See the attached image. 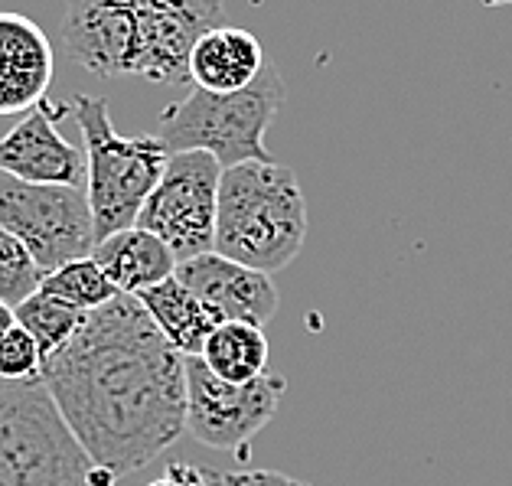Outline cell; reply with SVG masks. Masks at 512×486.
Masks as SVG:
<instances>
[{
  "label": "cell",
  "mask_w": 512,
  "mask_h": 486,
  "mask_svg": "<svg viewBox=\"0 0 512 486\" xmlns=\"http://www.w3.org/2000/svg\"><path fill=\"white\" fill-rule=\"evenodd\" d=\"M43 382L85 454L115 480L186 431V356L134 294L89 310L79 333L46 359Z\"/></svg>",
  "instance_id": "obj_1"
},
{
  "label": "cell",
  "mask_w": 512,
  "mask_h": 486,
  "mask_svg": "<svg viewBox=\"0 0 512 486\" xmlns=\"http://www.w3.org/2000/svg\"><path fill=\"white\" fill-rule=\"evenodd\" d=\"M307 242V203L291 167L274 160L222 170L216 252L265 274L284 271Z\"/></svg>",
  "instance_id": "obj_2"
},
{
  "label": "cell",
  "mask_w": 512,
  "mask_h": 486,
  "mask_svg": "<svg viewBox=\"0 0 512 486\" xmlns=\"http://www.w3.org/2000/svg\"><path fill=\"white\" fill-rule=\"evenodd\" d=\"M0 486H115V477L85 454L43 379H0Z\"/></svg>",
  "instance_id": "obj_3"
},
{
  "label": "cell",
  "mask_w": 512,
  "mask_h": 486,
  "mask_svg": "<svg viewBox=\"0 0 512 486\" xmlns=\"http://www.w3.org/2000/svg\"><path fill=\"white\" fill-rule=\"evenodd\" d=\"M287 98V85L278 69L265 72L239 92H206L193 85L183 102L160 111L157 137L170 154L206 151L222 164V170L271 160L265 147V131Z\"/></svg>",
  "instance_id": "obj_4"
},
{
  "label": "cell",
  "mask_w": 512,
  "mask_h": 486,
  "mask_svg": "<svg viewBox=\"0 0 512 486\" xmlns=\"http://www.w3.org/2000/svg\"><path fill=\"white\" fill-rule=\"evenodd\" d=\"M72 115H76L85 157H89V193L95 239L137 226V216L154 193V186L164 177L170 164V151L160 137H124L118 134L105 98L72 95Z\"/></svg>",
  "instance_id": "obj_5"
},
{
  "label": "cell",
  "mask_w": 512,
  "mask_h": 486,
  "mask_svg": "<svg viewBox=\"0 0 512 486\" xmlns=\"http://www.w3.org/2000/svg\"><path fill=\"white\" fill-rule=\"evenodd\" d=\"M0 226L27 245L43 274L69 261L92 258L95 219L89 193L79 186L27 183L0 170Z\"/></svg>",
  "instance_id": "obj_6"
},
{
  "label": "cell",
  "mask_w": 512,
  "mask_h": 486,
  "mask_svg": "<svg viewBox=\"0 0 512 486\" xmlns=\"http://www.w3.org/2000/svg\"><path fill=\"white\" fill-rule=\"evenodd\" d=\"M219 186L222 164L212 154H170V164L147 196L137 226L164 239L177 261L216 252Z\"/></svg>",
  "instance_id": "obj_7"
},
{
  "label": "cell",
  "mask_w": 512,
  "mask_h": 486,
  "mask_svg": "<svg viewBox=\"0 0 512 486\" xmlns=\"http://www.w3.org/2000/svg\"><path fill=\"white\" fill-rule=\"evenodd\" d=\"M287 382L265 372L255 382H226L212 372L203 356H186V431L212 451L245 447L268 425L284 398Z\"/></svg>",
  "instance_id": "obj_8"
},
{
  "label": "cell",
  "mask_w": 512,
  "mask_h": 486,
  "mask_svg": "<svg viewBox=\"0 0 512 486\" xmlns=\"http://www.w3.org/2000/svg\"><path fill=\"white\" fill-rule=\"evenodd\" d=\"M62 43L69 59L98 79L141 72V20L137 0H66Z\"/></svg>",
  "instance_id": "obj_9"
},
{
  "label": "cell",
  "mask_w": 512,
  "mask_h": 486,
  "mask_svg": "<svg viewBox=\"0 0 512 486\" xmlns=\"http://www.w3.org/2000/svg\"><path fill=\"white\" fill-rule=\"evenodd\" d=\"M141 20V72L147 82L186 85L190 56L209 30L226 23L222 0H137Z\"/></svg>",
  "instance_id": "obj_10"
},
{
  "label": "cell",
  "mask_w": 512,
  "mask_h": 486,
  "mask_svg": "<svg viewBox=\"0 0 512 486\" xmlns=\"http://www.w3.org/2000/svg\"><path fill=\"white\" fill-rule=\"evenodd\" d=\"M62 111L66 108L46 111V105H40L17 128H10L0 137V170L27 183L79 186V190H85L89 157L56 131V118Z\"/></svg>",
  "instance_id": "obj_11"
},
{
  "label": "cell",
  "mask_w": 512,
  "mask_h": 486,
  "mask_svg": "<svg viewBox=\"0 0 512 486\" xmlns=\"http://www.w3.org/2000/svg\"><path fill=\"white\" fill-rule=\"evenodd\" d=\"M177 278L190 288L199 301L212 307L219 320H239V323H265L278 314V288H274L271 274L255 271L248 265H239L219 252H206L199 258L180 261Z\"/></svg>",
  "instance_id": "obj_12"
},
{
  "label": "cell",
  "mask_w": 512,
  "mask_h": 486,
  "mask_svg": "<svg viewBox=\"0 0 512 486\" xmlns=\"http://www.w3.org/2000/svg\"><path fill=\"white\" fill-rule=\"evenodd\" d=\"M53 46L30 17L0 10V115L40 108L53 82Z\"/></svg>",
  "instance_id": "obj_13"
},
{
  "label": "cell",
  "mask_w": 512,
  "mask_h": 486,
  "mask_svg": "<svg viewBox=\"0 0 512 486\" xmlns=\"http://www.w3.org/2000/svg\"><path fill=\"white\" fill-rule=\"evenodd\" d=\"M265 66V49H261L258 36L242 27H229V23L209 30L190 56L193 85L206 92L248 89L265 72Z\"/></svg>",
  "instance_id": "obj_14"
},
{
  "label": "cell",
  "mask_w": 512,
  "mask_h": 486,
  "mask_svg": "<svg viewBox=\"0 0 512 486\" xmlns=\"http://www.w3.org/2000/svg\"><path fill=\"white\" fill-rule=\"evenodd\" d=\"M92 258L102 265V271L121 294H134V297L147 288H154L160 281L173 278L180 268V261L170 252V245L141 226L108 235V239L95 245Z\"/></svg>",
  "instance_id": "obj_15"
},
{
  "label": "cell",
  "mask_w": 512,
  "mask_h": 486,
  "mask_svg": "<svg viewBox=\"0 0 512 486\" xmlns=\"http://www.w3.org/2000/svg\"><path fill=\"white\" fill-rule=\"evenodd\" d=\"M137 301L147 307V314L154 317L157 330L164 333L173 343V350H180L183 356H203L206 340L222 323L216 310L199 301L177 274L154 284V288L141 291Z\"/></svg>",
  "instance_id": "obj_16"
},
{
  "label": "cell",
  "mask_w": 512,
  "mask_h": 486,
  "mask_svg": "<svg viewBox=\"0 0 512 486\" xmlns=\"http://www.w3.org/2000/svg\"><path fill=\"white\" fill-rule=\"evenodd\" d=\"M203 363L226 382H255L268 372V336L255 323L226 320L206 340Z\"/></svg>",
  "instance_id": "obj_17"
},
{
  "label": "cell",
  "mask_w": 512,
  "mask_h": 486,
  "mask_svg": "<svg viewBox=\"0 0 512 486\" xmlns=\"http://www.w3.org/2000/svg\"><path fill=\"white\" fill-rule=\"evenodd\" d=\"M14 314H17L20 327L36 336V343H40L46 359L53 353H59L62 346L79 333L82 320H85L82 310H76L66 301H59V297H53V294H46L43 288L36 294H30L23 304H17Z\"/></svg>",
  "instance_id": "obj_18"
},
{
  "label": "cell",
  "mask_w": 512,
  "mask_h": 486,
  "mask_svg": "<svg viewBox=\"0 0 512 486\" xmlns=\"http://www.w3.org/2000/svg\"><path fill=\"white\" fill-rule=\"evenodd\" d=\"M40 288L46 294L59 297V301L72 304L82 314H89V310H98L105 307L108 301H115L121 294L111 278L102 271L95 258H79V261H69V265H62L56 271L43 274V284Z\"/></svg>",
  "instance_id": "obj_19"
},
{
  "label": "cell",
  "mask_w": 512,
  "mask_h": 486,
  "mask_svg": "<svg viewBox=\"0 0 512 486\" xmlns=\"http://www.w3.org/2000/svg\"><path fill=\"white\" fill-rule=\"evenodd\" d=\"M40 284H43V268L36 265L27 245L14 232L0 226V301L17 307L30 294L40 291Z\"/></svg>",
  "instance_id": "obj_20"
},
{
  "label": "cell",
  "mask_w": 512,
  "mask_h": 486,
  "mask_svg": "<svg viewBox=\"0 0 512 486\" xmlns=\"http://www.w3.org/2000/svg\"><path fill=\"white\" fill-rule=\"evenodd\" d=\"M46 356L36 343V336L17 323L4 340H0V379L7 382H36L43 379Z\"/></svg>",
  "instance_id": "obj_21"
},
{
  "label": "cell",
  "mask_w": 512,
  "mask_h": 486,
  "mask_svg": "<svg viewBox=\"0 0 512 486\" xmlns=\"http://www.w3.org/2000/svg\"><path fill=\"white\" fill-rule=\"evenodd\" d=\"M216 486H310L304 480H294L278 470H232V473H212Z\"/></svg>",
  "instance_id": "obj_22"
},
{
  "label": "cell",
  "mask_w": 512,
  "mask_h": 486,
  "mask_svg": "<svg viewBox=\"0 0 512 486\" xmlns=\"http://www.w3.org/2000/svg\"><path fill=\"white\" fill-rule=\"evenodd\" d=\"M147 486H216V483H212L209 470H199L193 464H173L164 477L147 483Z\"/></svg>",
  "instance_id": "obj_23"
},
{
  "label": "cell",
  "mask_w": 512,
  "mask_h": 486,
  "mask_svg": "<svg viewBox=\"0 0 512 486\" xmlns=\"http://www.w3.org/2000/svg\"><path fill=\"white\" fill-rule=\"evenodd\" d=\"M17 327V314H14V307L10 304H4L0 301V340H4V336Z\"/></svg>",
  "instance_id": "obj_24"
},
{
  "label": "cell",
  "mask_w": 512,
  "mask_h": 486,
  "mask_svg": "<svg viewBox=\"0 0 512 486\" xmlns=\"http://www.w3.org/2000/svg\"><path fill=\"white\" fill-rule=\"evenodd\" d=\"M483 7H512V0H480Z\"/></svg>",
  "instance_id": "obj_25"
}]
</instances>
